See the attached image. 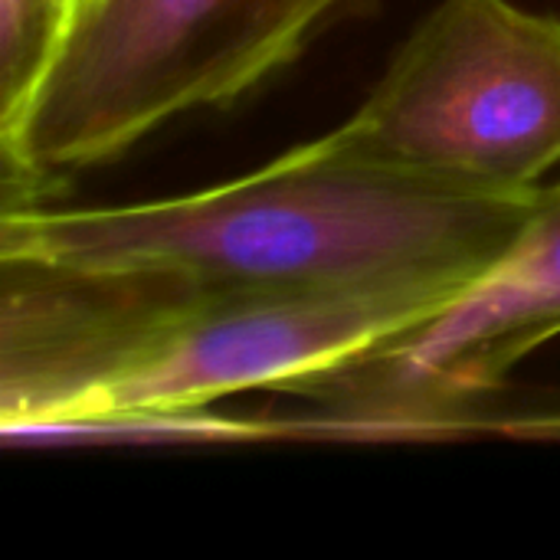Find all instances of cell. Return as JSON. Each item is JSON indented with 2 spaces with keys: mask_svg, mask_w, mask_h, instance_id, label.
<instances>
[{
  "mask_svg": "<svg viewBox=\"0 0 560 560\" xmlns=\"http://www.w3.org/2000/svg\"><path fill=\"white\" fill-rule=\"evenodd\" d=\"M472 279L197 289L128 269L0 259V430L184 417L292 384L427 322Z\"/></svg>",
  "mask_w": 560,
  "mask_h": 560,
  "instance_id": "cell-1",
  "label": "cell"
},
{
  "mask_svg": "<svg viewBox=\"0 0 560 560\" xmlns=\"http://www.w3.org/2000/svg\"><path fill=\"white\" fill-rule=\"evenodd\" d=\"M538 190L433 184L322 135L246 177L171 200L0 213V259L154 272L197 289L476 279L518 236Z\"/></svg>",
  "mask_w": 560,
  "mask_h": 560,
  "instance_id": "cell-2",
  "label": "cell"
},
{
  "mask_svg": "<svg viewBox=\"0 0 560 560\" xmlns=\"http://www.w3.org/2000/svg\"><path fill=\"white\" fill-rule=\"evenodd\" d=\"M368 0H89L26 112L0 131L3 210L49 207L197 108H226Z\"/></svg>",
  "mask_w": 560,
  "mask_h": 560,
  "instance_id": "cell-3",
  "label": "cell"
},
{
  "mask_svg": "<svg viewBox=\"0 0 560 560\" xmlns=\"http://www.w3.org/2000/svg\"><path fill=\"white\" fill-rule=\"evenodd\" d=\"M328 138L397 174L525 194L560 164V16L440 0Z\"/></svg>",
  "mask_w": 560,
  "mask_h": 560,
  "instance_id": "cell-4",
  "label": "cell"
},
{
  "mask_svg": "<svg viewBox=\"0 0 560 560\" xmlns=\"http://www.w3.org/2000/svg\"><path fill=\"white\" fill-rule=\"evenodd\" d=\"M560 335V180L450 305L371 351L289 387L341 427L427 433L472 427V404Z\"/></svg>",
  "mask_w": 560,
  "mask_h": 560,
  "instance_id": "cell-5",
  "label": "cell"
},
{
  "mask_svg": "<svg viewBox=\"0 0 560 560\" xmlns=\"http://www.w3.org/2000/svg\"><path fill=\"white\" fill-rule=\"evenodd\" d=\"M69 23L66 0H0V131L33 102L66 43Z\"/></svg>",
  "mask_w": 560,
  "mask_h": 560,
  "instance_id": "cell-6",
  "label": "cell"
},
{
  "mask_svg": "<svg viewBox=\"0 0 560 560\" xmlns=\"http://www.w3.org/2000/svg\"><path fill=\"white\" fill-rule=\"evenodd\" d=\"M85 3H89V0H66V7H69V13H72V16H75Z\"/></svg>",
  "mask_w": 560,
  "mask_h": 560,
  "instance_id": "cell-7",
  "label": "cell"
}]
</instances>
